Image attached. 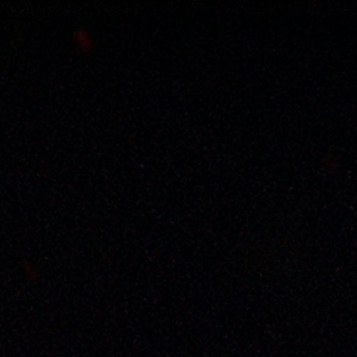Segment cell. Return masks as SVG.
<instances>
[{
    "label": "cell",
    "instance_id": "6da1fadb",
    "mask_svg": "<svg viewBox=\"0 0 357 357\" xmlns=\"http://www.w3.org/2000/svg\"><path fill=\"white\" fill-rule=\"evenodd\" d=\"M75 40L79 43V47L82 48V50H85V51H88L89 48H91V39H89V36H88V33L85 31V30H79V31H76L75 33Z\"/></svg>",
    "mask_w": 357,
    "mask_h": 357
}]
</instances>
